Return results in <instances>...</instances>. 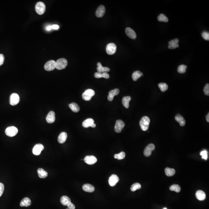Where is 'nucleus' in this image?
<instances>
[{
	"label": "nucleus",
	"instance_id": "f257e3e1",
	"mask_svg": "<svg viewBox=\"0 0 209 209\" xmlns=\"http://www.w3.org/2000/svg\"><path fill=\"white\" fill-rule=\"evenodd\" d=\"M150 120V119L147 116H144L141 118L139 124L141 129L143 131H146L148 129Z\"/></svg>",
	"mask_w": 209,
	"mask_h": 209
},
{
	"label": "nucleus",
	"instance_id": "f03ea898",
	"mask_svg": "<svg viewBox=\"0 0 209 209\" xmlns=\"http://www.w3.org/2000/svg\"><path fill=\"white\" fill-rule=\"evenodd\" d=\"M67 61L64 58H61L57 60L56 62V68L58 70H62L65 69L67 65Z\"/></svg>",
	"mask_w": 209,
	"mask_h": 209
},
{
	"label": "nucleus",
	"instance_id": "7ed1b4c3",
	"mask_svg": "<svg viewBox=\"0 0 209 209\" xmlns=\"http://www.w3.org/2000/svg\"><path fill=\"white\" fill-rule=\"evenodd\" d=\"M95 95V92L92 89H88L82 94V98L83 100L88 101L90 100L92 97L94 96Z\"/></svg>",
	"mask_w": 209,
	"mask_h": 209
},
{
	"label": "nucleus",
	"instance_id": "20e7f679",
	"mask_svg": "<svg viewBox=\"0 0 209 209\" xmlns=\"http://www.w3.org/2000/svg\"><path fill=\"white\" fill-rule=\"evenodd\" d=\"M35 10L38 14L42 15L44 13L46 10L45 4L42 2L37 3L35 6Z\"/></svg>",
	"mask_w": 209,
	"mask_h": 209
},
{
	"label": "nucleus",
	"instance_id": "39448f33",
	"mask_svg": "<svg viewBox=\"0 0 209 209\" xmlns=\"http://www.w3.org/2000/svg\"><path fill=\"white\" fill-rule=\"evenodd\" d=\"M18 129L16 127L11 126L6 129L5 133L7 136L12 137L15 136L18 133Z\"/></svg>",
	"mask_w": 209,
	"mask_h": 209
},
{
	"label": "nucleus",
	"instance_id": "423d86ee",
	"mask_svg": "<svg viewBox=\"0 0 209 209\" xmlns=\"http://www.w3.org/2000/svg\"><path fill=\"white\" fill-rule=\"evenodd\" d=\"M125 125V124L124 122L121 120H117L114 128L115 132L117 133H120L122 132V130L124 128Z\"/></svg>",
	"mask_w": 209,
	"mask_h": 209
},
{
	"label": "nucleus",
	"instance_id": "0eeeda50",
	"mask_svg": "<svg viewBox=\"0 0 209 209\" xmlns=\"http://www.w3.org/2000/svg\"><path fill=\"white\" fill-rule=\"evenodd\" d=\"M107 54L110 55L114 54L117 50V46L114 43H110L107 45L106 48Z\"/></svg>",
	"mask_w": 209,
	"mask_h": 209
},
{
	"label": "nucleus",
	"instance_id": "6e6552de",
	"mask_svg": "<svg viewBox=\"0 0 209 209\" xmlns=\"http://www.w3.org/2000/svg\"><path fill=\"white\" fill-rule=\"evenodd\" d=\"M55 68H56V62L54 60H49L44 66L45 69L48 71H53Z\"/></svg>",
	"mask_w": 209,
	"mask_h": 209
},
{
	"label": "nucleus",
	"instance_id": "1a4fd4ad",
	"mask_svg": "<svg viewBox=\"0 0 209 209\" xmlns=\"http://www.w3.org/2000/svg\"><path fill=\"white\" fill-rule=\"evenodd\" d=\"M19 100L20 98L18 95L16 93L12 94L10 98V103L11 106H16L18 103Z\"/></svg>",
	"mask_w": 209,
	"mask_h": 209
},
{
	"label": "nucleus",
	"instance_id": "9d476101",
	"mask_svg": "<svg viewBox=\"0 0 209 209\" xmlns=\"http://www.w3.org/2000/svg\"><path fill=\"white\" fill-rule=\"evenodd\" d=\"M44 147L42 144H38L34 146L32 152L35 155H39L40 154L41 151L44 150Z\"/></svg>",
	"mask_w": 209,
	"mask_h": 209
},
{
	"label": "nucleus",
	"instance_id": "9b49d317",
	"mask_svg": "<svg viewBox=\"0 0 209 209\" xmlns=\"http://www.w3.org/2000/svg\"><path fill=\"white\" fill-rule=\"evenodd\" d=\"M155 146L153 144H150L148 145L145 148L144 152V156L147 157L150 156L152 153V151L155 149Z\"/></svg>",
	"mask_w": 209,
	"mask_h": 209
},
{
	"label": "nucleus",
	"instance_id": "f8f14e48",
	"mask_svg": "<svg viewBox=\"0 0 209 209\" xmlns=\"http://www.w3.org/2000/svg\"><path fill=\"white\" fill-rule=\"evenodd\" d=\"M86 163L88 165H93L97 162V159L93 156H87L85 157L84 160Z\"/></svg>",
	"mask_w": 209,
	"mask_h": 209
},
{
	"label": "nucleus",
	"instance_id": "ddd939ff",
	"mask_svg": "<svg viewBox=\"0 0 209 209\" xmlns=\"http://www.w3.org/2000/svg\"><path fill=\"white\" fill-rule=\"evenodd\" d=\"M119 181V179L117 175L113 174L110 177L109 182L110 185L112 187L115 186Z\"/></svg>",
	"mask_w": 209,
	"mask_h": 209
},
{
	"label": "nucleus",
	"instance_id": "4468645a",
	"mask_svg": "<svg viewBox=\"0 0 209 209\" xmlns=\"http://www.w3.org/2000/svg\"><path fill=\"white\" fill-rule=\"evenodd\" d=\"M55 120L56 117L55 112L53 111H50L46 117L47 122L49 124H51L55 122Z\"/></svg>",
	"mask_w": 209,
	"mask_h": 209
},
{
	"label": "nucleus",
	"instance_id": "2eb2a0df",
	"mask_svg": "<svg viewBox=\"0 0 209 209\" xmlns=\"http://www.w3.org/2000/svg\"><path fill=\"white\" fill-rule=\"evenodd\" d=\"M125 32L127 36L131 39H135L136 38V34L135 32L131 28L129 27L126 28Z\"/></svg>",
	"mask_w": 209,
	"mask_h": 209
},
{
	"label": "nucleus",
	"instance_id": "dca6fc26",
	"mask_svg": "<svg viewBox=\"0 0 209 209\" xmlns=\"http://www.w3.org/2000/svg\"><path fill=\"white\" fill-rule=\"evenodd\" d=\"M179 40L178 38H175L169 42L168 47L170 49H175L179 47Z\"/></svg>",
	"mask_w": 209,
	"mask_h": 209
},
{
	"label": "nucleus",
	"instance_id": "f3484780",
	"mask_svg": "<svg viewBox=\"0 0 209 209\" xmlns=\"http://www.w3.org/2000/svg\"><path fill=\"white\" fill-rule=\"evenodd\" d=\"M106 12V8L103 5H100L96 11V15L97 17H101L104 16Z\"/></svg>",
	"mask_w": 209,
	"mask_h": 209
},
{
	"label": "nucleus",
	"instance_id": "a211bd4d",
	"mask_svg": "<svg viewBox=\"0 0 209 209\" xmlns=\"http://www.w3.org/2000/svg\"><path fill=\"white\" fill-rule=\"evenodd\" d=\"M119 90L117 88L110 91L108 96V100L109 101H112L113 100L114 97L118 95L119 93Z\"/></svg>",
	"mask_w": 209,
	"mask_h": 209
},
{
	"label": "nucleus",
	"instance_id": "6ab92c4d",
	"mask_svg": "<svg viewBox=\"0 0 209 209\" xmlns=\"http://www.w3.org/2000/svg\"><path fill=\"white\" fill-rule=\"evenodd\" d=\"M196 196L197 200L201 201L204 200L206 198V194L201 190H199L196 192Z\"/></svg>",
	"mask_w": 209,
	"mask_h": 209
},
{
	"label": "nucleus",
	"instance_id": "aec40b11",
	"mask_svg": "<svg viewBox=\"0 0 209 209\" xmlns=\"http://www.w3.org/2000/svg\"><path fill=\"white\" fill-rule=\"evenodd\" d=\"M82 189L88 193H92L94 191L95 187L92 185L87 184L84 185L82 186Z\"/></svg>",
	"mask_w": 209,
	"mask_h": 209
},
{
	"label": "nucleus",
	"instance_id": "412c9836",
	"mask_svg": "<svg viewBox=\"0 0 209 209\" xmlns=\"http://www.w3.org/2000/svg\"><path fill=\"white\" fill-rule=\"evenodd\" d=\"M97 70L98 72H109L110 71V69L108 67H103L101 65L100 62H98L97 63Z\"/></svg>",
	"mask_w": 209,
	"mask_h": 209
},
{
	"label": "nucleus",
	"instance_id": "4be33fe9",
	"mask_svg": "<svg viewBox=\"0 0 209 209\" xmlns=\"http://www.w3.org/2000/svg\"><path fill=\"white\" fill-rule=\"evenodd\" d=\"M67 135L66 132H62L60 134L58 138V141L59 143L63 144L66 141Z\"/></svg>",
	"mask_w": 209,
	"mask_h": 209
},
{
	"label": "nucleus",
	"instance_id": "5701e85b",
	"mask_svg": "<svg viewBox=\"0 0 209 209\" xmlns=\"http://www.w3.org/2000/svg\"><path fill=\"white\" fill-rule=\"evenodd\" d=\"M94 123L93 119L91 118H89L85 120L82 122V125L84 128H88L91 127V126Z\"/></svg>",
	"mask_w": 209,
	"mask_h": 209
},
{
	"label": "nucleus",
	"instance_id": "b1692460",
	"mask_svg": "<svg viewBox=\"0 0 209 209\" xmlns=\"http://www.w3.org/2000/svg\"><path fill=\"white\" fill-rule=\"evenodd\" d=\"M175 119L179 122L181 126H184L185 124V121L184 117L180 114H177L175 117Z\"/></svg>",
	"mask_w": 209,
	"mask_h": 209
},
{
	"label": "nucleus",
	"instance_id": "393cba45",
	"mask_svg": "<svg viewBox=\"0 0 209 209\" xmlns=\"http://www.w3.org/2000/svg\"><path fill=\"white\" fill-rule=\"evenodd\" d=\"M31 204V200L28 197H25L21 201L20 203V206L21 207L25 206L27 207L30 206Z\"/></svg>",
	"mask_w": 209,
	"mask_h": 209
},
{
	"label": "nucleus",
	"instance_id": "a878e982",
	"mask_svg": "<svg viewBox=\"0 0 209 209\" xmlns=\"http://www.w3.org/2000/svg\"><path fill=\"white\" fill-rule=\"evenodd\" d=\"M95 77L96 78H104L109 79L110 76L109 74L107 72H97L95 74Z\"/></svg>",
	"mask_w": 209,
	"mask_h": 209
},
{
	"label": "nucleus",
	"instance_id": "bb28decb",
	"mask_svg": "<svg viewBox=\"0 0 209 209\" xmlns=\"http://www.w3.org/2000/svg\"><path fill=\"white\" fill-rule=\"evenodd\" d=\"M131 98L130 96H127V97H124L122 98V103L123 104V106L126 109H128L129 107V103L131 101Z\"/></svg>",
	"mask_w": 209,
	"mask_h": 209
},
{
	"label": "nucleus",
	"instance_id": "cd10ccee",
	"mask_svg": "<svg viewBox=\"0 0 209 209\" xmlns=\"http://www.w3.org/2000/svg\"><path fill=\"white\" fill-rule=\"evenodd\" d=\"M69 107L71 109L73 112L77 113L80 110V107L78 104L75 103H72L69 104Z\"/></svg>",
	"mask_w": 209,
	"mask_h": 209
},
{
	"label": "nucleus",
	"instance_id": "c85d7f7f",
	"mask_svg": "<svg viewBox=\"0 0 209 209\" xmlns=\"http://www.w3.org/2000/svg\"><path fill=\"white\" fill-rule=\"evenodd\" d=\"M60 202L64 206H67L70 203H71V200L67 196H64L60 198Z\"/></svg>",
	"mask_w": 209,
	"mask_h": 209
},
{
	"label": "nucleus",
	"instance_id": "c756f323",
	"mask_svg": "<svg viewBox=\"0 0 209 209\" xmlns=\"http://www.w3.org/2000/svg\"><path fill=\"white\" fill-rule=\"evenodd\" d=\"M38 176L41 179L45 178L48 176V173L46 171L44 170L43 169L40 168L37 170Z\"/></svg>",
	"mask_w": 209,
	"mask_h": 209
},
{
	"label": "nucleus",
	"instance_id": "7c9ffc66",
	"mask_svg": "<svg viewBox=\"0 0 209 209\" xmlns=\"http://www.w3.org/2000/svg\"><path fill=\"white\" fill-rule=\"evenodd\" d=\"M165 172L166 175L169 177L173 176L175 173V171L174 169H171L168 167L165 169Z\"/></svg>",
	"mask_w": 209,
	"mask_h": 209
},
{
	"label": "nucleus",
	"instance_id": "2f4dec72",
	"mask_svg": "<svg viewBox=\"0 0 209 209\" xmlns=\"http://www.w3.org/2000/svg\"><path fill=\"white\" fill-rule=\"evenodd\" d=\"M143 75V73L140 71H137L132 74V78L134 81H136Z\"/></svg>",
	"mask_w": 209,
	"mask_h": 209
},
{
	"label": "nucleus",
	"instance_id": "473e14b6",
	"mask_svg": "<svg viewBox=\"0 0 209 209\" xmlns=\"http://www.w3.org/2000/svg\"><path fill=\"white\" fill-rule=\"evenodd\" d=\"M170 190L171 191H174L176 192V193H179L181 191V187L178 185H172L170 187Z\"/></svg>",
	"mask_w": 209,
	"mask_h": 209
},
{
	"label": "nucleus",
	"instance_id": "72a5a7b5",
	"mask_svg": "<svg viewBox=\"0 0 209 209\" xmlns=\"http://www.w3.org/2000/svg\"><path fill=\"white\" fill-rule=\"evenodd\" d=\"M158 20L160 22H169V19L167 17H166L165 15L163 14H161L158 17Z\"/></svg>",
	"mask_w": 209,
	"mask_h": 209
},
{
	"label": "nucleus",
	"instance_id": "f704fd0d",
	"mask_svg": "<svg viewBox=\"0 0 209 209\" xmlns=\"http://www.w3.org/2000/svg\"><path fill=\"white\" fill-rule=\"evenodd\" d=\"M141 185L139 183H135L132 185L131 187V190L132 191L134 192L136 190L140 189L141 188Z\"/></svg>",
	"mask_w": 209,
	"mask_h": 209
},
{
	"label": "nucleus",
	"instance_id": "c9c22d12",
	"mask_svg": "<svg viewBox=\"0 0 209 209\" xmlns=\"http://www.w3.org/2000/svg\"><path fill=\"white\" fill-rule=\"evenodd\" d=\"M125 156V153L124 152H123V151H122V152H120L119 154H115L114 157L115 159H117L119 160H120L123 159H124Z\"/></svg>",
	"mask_w": 209,
	"mask_h": 209
},
{
	"label": "nucleus",
	"instance_id": "e433bc0d",
	"mask_svg": "<svg viewBox=\"0 0 209 209\" xmlns=\"http://www.w3.org/2000/svg\"><path fill=\"white\" fill-rule=\"evenodd\" d=\"M159 86L162 92H165L168 89V85L165 83H159Z\"/></svg>",
	"mask_w": 209,
	"mask_h": 209
},
{
	"label": "nucleus",
	"instance_id": "4c0bfd02",
	"mask_svg": "<svg viewBox=\"0 0 209 209\" xmlns=\"http://www.w3.org/2000/svg\"><path fill=\"white\" fill-rule=\"evenodd\" d=\"M187 66L184 65H181L179 66L177 69V71L179 73L181 74L184 73L186 72V69Z\"/></svg>",
	"mask_w": 209,
	"mask_h": 209
},
{
	"label": "nucleus",
	"instance_id": "58836bf2",
	"mask_svg": "<svg viewBox=\"0 0 209 209\" xmlns=\"http://www.w3.org/2000/svg\"><path fill=\"white\" fill-rule=\"evenodd\" d=\"M200 155L202 156V159L206 160L207 159V152L206 150L202 151L200 153Z\"/></svg>",
	"mask_w": 209,
	"mask_h": 209
},
{
	"label": "nucleus",
	"instance_id": "ea45409f",
	"mask_svg": "<svg viewBox=\"0 0 209 209\" xmlns=\"http://www.w3.org/2000/svg\"><path fill=\"white\" fill-rule=\"evenodd\" d=\"M204 93L207 96L209 95V84H207L204 86L203 90Z\"/></svg>",
	"mask_w": 209,
	"mask_h": 209
},
{
	"label": "nucleus",
	"instance_id": "a19ab883",
	"mask_svg": "<svg viewBox=\"0 0 209 209\" xmlns=\"http://www.w3.org/2000/svg\"><path fill=\"white\" fill-rule=\"evenodd\" d=\"M202 37L204 39L206 40H209V33L207 32H204L202 34Z\"/></svg>",
	"mask_w": 209,
	"mask_h": 209
},
{
	"label": "nucleus",
	"instance_id": "79ce46f5",
	"mask_svg": "<svg viewBox=\"0 0 209 209\" xmlns=\"http://www.w3.org/2000/svg\"><path fill=\"white\" fill-rule=\"evenodd\" d=\"M4 190V186L3 184L0 183V197L2 196Z\"/></svg>",
	"mask_w": 209,
	"mask_h": 209
},
{
	"label": "nucleus",
	"instance_id": "37998d69",
	"mask_svg": "<svg viewBox=\"0 0 209 209\" xmlns=\"http://www.w3.org/2000/svg\"><path fill=\"white\" fill-rule=\"evenodd\" d=\"M4 59L5 58L3 54H0V66L3 64Z\"/></svg>",
	"mask_w": 209,
	"mask_h": 209
},
{
	"label": "nucleus",
	"instance_id": "c03bdc74",
	"mask_svg": "<svg viewBox=\"0 0 209 209\" xmlns=\"http://www.w3.org/2000/svg\"><path fill=\"white\" fill-rule=\"evenodd\" d=\"M67 207H68V208H70V209H75V205L73 204V203L71 202V203H70L68 205H67Z\"/></svg>",
	"mask_w": 209,
	"mask_h": 209
},
{
	"label": "nucleus",
	"instance_id": "a18cd8bd",
	"mask_svg": "<svg viewBox=\"0 0 209 209\" xmlns=\"http://www.w3.org/2000/svg\"><path fill=\"white\" fill-rule=\"evenodd\" d=\"M59 26L57 25H54L51 26V28L52 29H59Z\"/></svg>",
	"mask_w": 209,
	"mask_h": 209
},
{
	"label": "nucleus",
	"instance_id": "49530a36",
	"mask_svg": "<svg viewBox=\"0 0 209 209\" xmlns=\"http://www.w3.org/2000/svg\"><path fill=\"white\" fill-rule=\"evenodd\" d=\"M206 119L207 121L208 122H209V113H208V114H207V115L206 116Z\"/></svg>",
	"mask_w": 209,
	"mask_h": 209
},
{
	"label": "nucleus",
	"instance_id": "de8ad7c7",
	"mask_svg": "<svg viewBox=\"0 0 209 209\" xmlns=\"http://www.w3.org/2000/svg\"><path fill=\"white\" fill-rule=\"evenodd\" d=\"M47 30H48V31H50V30L51 29H52V28H51V26H47Z\"/></svg>",
	"mask_w": 209,
	"mask_h": 209
},
{
	"label": "nucleus",
	"instance_id": "09e8293b",
	"mask_svg": "<svg viewBox=\"0 0 209 209\" xmlns=\"http://www.w3.org/2000/svg\"><path fill=\"white\" fill-rule=\"evenodd\" d=\"M96 125L95 124V123H94V124H93L92 125V126H91V128H95V127H96Z\"/></svg>",
	"mask_w": 209,
	"mask_h": 209
},
{
	"label": "nucleus",
	"instance_id": "8fccbe9b",
	"mask_svg": "<svg viewBox=\"0 0 209 209\" xmlns=\"http://www.w3.org/2000/svg\"><path fill=\"white\" fill-rule=\"evenodd\" d=\"M163 209H167V208H166V207H165V208H163Z\"/></svg>",
	"mask_w": 209,
	"mask_h": 209
},
{
	"label": "nucleus",
	"instance_id": "3c124183",
	"mask_svg": "<svg viewBox=\"0 0 209 209\" xmlns=\"http://www.w3.org/2000/svg\"><path fill=\"white\" fill-rule=\"evenodd\" d=\"M66 209H70V208H68V207H67V208H66Z\"/></svg>",
	"mask_w": 209,
	"mask_h": 209
}]
</instances>
